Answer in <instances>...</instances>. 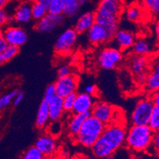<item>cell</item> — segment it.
I'll list each match as a JSON object with an SVG mask.
<instances>
[{"label":"cell","instance_id":"obj_23","mask_svg":"<svg viewBox=\"0 0 159 159\" xmlns=\"http://www.w3.org/2000/svg\"><path fill=\"white\" fill-rule=\"evenodd\" d=\"M145 9L139 4H131L125 10L124 16L130 22H139L143 18Z\"/></svg>","mask_w":159,"mask_h":159},{"label":"cell","instance_id":"obj_1","mask_svg":"<svg viewBox=\"0 0 159 159\" xmlns=\"http://www.w3.org/2000/svg\"><path fill=\"white\" fill-rule=\"evenodd\" d=\"M127 127L121 121L106 125L100 137L92 146V152L98 158L104 159L125 146Z\"/></svg>","mask_w":159,"mask_h":159},{"label":"cell","instance_id":"obj_13","mask_svg":"<svg viewBox=\"0 0 159 159\" xmlns=\"http://www.w3.org/2000/svg\"><path fill=\"white\" fill-rule=\"evenodd\" d=\"M57 95L64 98L68 95L76 93L79 86V77L76 74H70L67 76L57 78L55 82Z\"/></svg>","mask_w":159,"mask_h":159},{"label":"cell","instance_id":"obj_4","mask_svg":"<svg viewBox=\"0 0 159 159\" xmlns=\"http://www.w3.org/2000/svg\"><path fill=\"white\" fill-rule=\"evenodd\" d=\"M123 61V51L115 45L104 46L99 50L96 57V63L100 69L113 70L119 67Z\"/></svg>","mask_w":159,"mask_h":159},{"label":"cell","instance_id":"obj_8","mask_svg":"<svg viewBox=\"0 0 159 159\" xmlns=\"http://www.w3.org/2000/svg\"><path fill=\"white\" fill-rule=\"evenodd\" d=\"M1 34L9 45L20 48L26 43L28 34L20 25H8L4 30H1Z\"/></svg>","mask_w":159,"mask_h":159},{"label":"cell","instance_id":"obj_6","mask_svg":"<svg viewBox=\"0 0 159 159\" xmlns=\"http://www.w3.org/2000/svg\"><path fill=\"white\" fill-rule=\"evenodd\" d=\"M127 67L139 85H144L150 71V57L132 54L127 60Z\"/></svg>","mask_w":159,"mask_h":159},{"label":"cell","instance_id":"obj_7","mask_svg":"<svg viewBox=\"0 0 159 159\" xmlns=\"http://www.w3.org/2000/svg\"><path fill=\"white\" fill-rule=\"evenodd\" d=\"M154 105L150 97L143 98L136 103L130 116L132 125H148Z\"/></svg>","mask_w":159,"mask_h":159},{"label":"cell","instance_id":"obj_17","mask_svg":"<svg viewBox=\"0 0 159 159\" xmlns=\"http://www.w3.org/2000/svg\"><path fill=\"white\" fill-rule=\"evenodd\" d=\"M96 102V96H91L84 92L76 93L72 113H77V114L90 113L91 114L92 107Z\"/></svg>","mask_w":159,"mask_h":159},{"label":"cell","instance_id":"obj_30","mask_svg":"<svg viewBox=\"0 0 159 159\" xmlns=\"http://www.w3.org/2000/svg\"><path fill=\"white\" fill-rule=\"evenodd\" d=\"M133 153L127 147H123L116 151L112 155L104 159H132Z\"/></svg>","mask_w":159,"mask_h":159},{"label":"cell","instance_id":"obj_48","mask_svg":"<svg viewBox=\"0 0 159 159\" xmlns=\"http://www.w3.org/2000/svg\"><path fill=\"white\" fill-rule=\"evenodd\" d=\"M38 1H39L40 2H42V3L45 4V6H47L48 7V5H49V4L52 2V0H38Z\"/></svg>","mask_w":159,"mask_h":159},{"label":"cell","instance_id":"obj_46","mask_svg":"<svg viewBox=\"0 0 159 159\" xmlns=\"http://www.w3.org/2000/svg\"><path fill=\"white\" fill-rule=\"evenodd\" d=\"M154 31H155L156 37H157V40L159 41V21L155 24V26H154Z\"/></svg>","mask_w":159,"mask_h":159},{"label":"cell","instance_id":"obj_16","mask_svg":"<svg viewBox=\"0 0 159 159\" xmlns=\"http://www.w3.org/2000/svg\"><path fill=\"white\" fill-rule=\"evenodd\" d=\"M135 40V35L132 31L127 29H118L113 35L111 42L113 45L123 52L131 49Z\"/></svg>","mask_w":159,"mask_h":159},{"label":"cell","instance_id":"obj_38","mask_svg":"<svg viewBox=\"0 0 159 159\" xmlns=\"http://www.w3.org/2000/svg\"><path fill=\"white\" fill-rule=\"evenodd\" d=\"M72 74V69L68 64H62L57 69V78H61Z\"/></svg>","mask_w":159,"mask_h":159},{"label":"cell","instance_id":"obj_15","mask_svg":"<svg viewBox=\"0 0 159 159\" xmlns=\"http://www.w3.org/2000/svg\"><path fill=\"white\" fill-rule=\"evenodd\" d=\"M34 147L42 152L45 157H52L57 150V138L51 135L48 132H45L37 139Z\"/></svg>","mask_w":159,"mask_h":159},{"label":"cell","instance_id":"obj_12","mask_svg":"<svg viewBox=\"0 0 159 159\" xmlns=\"http://www.w3.org/2000/svg\"><path fill=\"white\" fill-rule=\"evenodd\" d=\"M144 88L151 94L159 90V52L150 57V71L144 83Z\"/></svg>","mask_w":159,"mask_h":159},{"label":"cell","instance_id":"obj_49","mask_svg":"<svg viewBox=\"0 0 159 159\" xmlns=\"http://www.w3.org/2000/svg\"><path fill=\"white\" fill-rule=\"evenodd\" d=\"M77 1L80 5H84V4H85L88 2V0H77Z\"/></svg>","mask_w":159,"mask_h":159},{"label":"cell","instance_id":"obj_5","mask_svg":"<svg viewBox=\"0 0 159 159\" xmlns=\"http://www.w3.org/2000/svg\"><path fill=\"white\" fill-rule=\"evenodd\" d=\"M78 36L74 28H68L62 31L54 43V52L59 57H67L71 54L77 43Z\"/></svg>","mask_w":159,"mask_h":159},{"label":"cell","instance_id":"obj_22","mask_svg":"<svg viewBox=\"0 0 159 159\" xmlns=\"http://www.w3.org/2000/svg\"><path fill=\"white\" fill-rule=\"evenodd\" d=\"M50 123L49 112V104L45 100H42L39 105L35 119V126L40 130L46 129Z\"/></svg>","mask_w":159,"mask_h":159},{"label":"cell","instance_id":"obj_39","mask_svg":"<svg viewBox=\"0 0 159 159\" xmlns=\"http://www.w3.org/2000/svg\"><path fill=\"white\" fill-rule=\"evenodd\" d=\"M97 87L93 84H89L84 87V92L91 95V96H96L97 94Z\"/></svg>","mask_w":159,"mask_h":159},{"label":"cell","instance_id":"obj_42","mask_svg":"<svg viewBox=\"0 0 159 159\" xmlns=\"http://www.w3.org/2000/svg\"><path fill=\"white\" fill-rule=\"evenodd\" d=\"M152 102L154 103V107H157L159 109V90L157 92H154V93H152L151 96H150Z\"/></svg>","mask_w":159,"mask_h":159},{"label":"cell","instance_id":"obj_35","mask_svg":"<svg viewBox=\"0 0 159 159\" xmlns=\"http://www.w3.org/2000/svg\"><path fill=\"white\" fill-rule=\"evenodd\" d=\"M148 126L154 131L159 129V109L157 107H154L152 111Z\"/></svg>","mask_w":159,"mask_h":159},{"label":"cell","instance_id":"obj_19","mask_svg":"<svg viewBox=\"0 0 159 159\" xmlns=\"http://www.w3.org/2000/svg\"><path fill=\"white\" fill-rule=\"evenodd\" d=\"M90 115V113H86V114L71 113L66 121V125H65L66 131L71 138H74L78 134L84 120Z\"/></svg>","mask_w":159,"mask_h":159},{"label":"cell","instance_id":"obj_10","mask_svg":"<svg viewBox=\"0 0 159 159\" xmlns=\"http://www.w3.org/2000/svg\"><path fill=\"white\" fill-rule=\"evenodd\" d=\"M88 42L93 46H101L111 42L113 34L103 25L95 22L86 33Z\"/></svg>","mask_w":159,"mask_h":159},{"label":"cell","instance_id":"obj_14","mask_svg":"<svg viewBox=\"0 0 159 159\" xmlns=\"http://www.w3.org/2000/svg\"><path fill=\"white\" fill-rule=\"evenodd\" d=\"M64 21V15H52L48 13L44 18L36 22L34 27L35 30L41 34H49L61 26Z\"/></svg>","mask_w":159,"mask_h":159},{"label":"cell","instance_id":"obj_29","mask_svg":"<svg viewBox=\"0 0 159 159\" xmlns=\"http://www.w3.org/2000/svg\"><path fill=\"white\" fill-rule=\"evenodd\" d=\"M19 52V48L16 46H13V45H7V47L4 49L3 52L0 54V58L2 59L3 63L10 61L13 58L16 57Z\"/></svg>","mask_w":159,"mask_h":159},{"label":"cell","instance_id":"obj_36","mask_svg":"<svg viewBox=\"0 0 159 159\" xmlns=\"http://www.w3.org/2000/svg\"><path fill=\"white\" fill-rule=\"evenodd\" d=\"M14 22L12 15H10L5 8H0V30L6 25Z\"/></svg>","mask_w":159,"mask_h":159},{"label":"cell","instance_id":"obj_28","mask_svg":"<svg viewBox=\"0 0 159 159\" xmlns=\"http://www.w3.org/2000/svg\"><path fill=\"white\" fill-rule=\"evenodd\" d=\"M145 11L153 15H159V0H141Z\"/></svg>","mask_w":159,"mask_h":159},{"label":"cell","instance_id":"obj_41","mask_svg":"<svg viewBox=\"0 0 159 159\" xmlns=\"http://www.w3.org/2000/svg\"><path fill=\"white\" fill-rule=\"evenodd\" d=\"M152 146L154 147V150L159 154V129L154 131V139H153V144Z\"/></svg>","mask_w":159,"mask_h":159},{"label":"cell","instance_id":"obj_25","mask_svg":"<svg viewBox=\"0 0 159 159\" xmlns=\"http://www.w3.org/2000/svg\"><path fill=\"white\" fill-rule=\"evenodd\" d=\"M63 15L67 18H72L79 14L80 4L77 0H63Z\"/></svg>","mask_w":159,"mask_h":159},{"label":"cell","instance_id":"obj_50","mask_svg":"<svg viewBox=\"0 0 159 159\" xmlns=\"http://www.w3.org/2000/svg\"><path fill=\"white\" fill-rule=\"evenodd\" d=\"M30 1H31V2H33V1H35V0H30Z\"/></svg>","mask_w":159,"mask_h":159},{"label":"cell","instance_id":"obj_32","mask_svg":"<svg viewBox=\"0 0 159 159\" xmlns=\"http://www.w3.org/2000/svg\"><path fill=\"white\" fill-rule=\"evenodd\" d=\"M63 0H52L48 5V11L52 15H63Z\"/></svg>","mask_w":159,"mask_h":159},{"label":"cell","instance_id":"obj_27","mask_svg":"<svg viewBox=\"0 0 159 159\" xmlns=\"http://www.w3.org/2000/svg\"><path fill=\"white\" fill-rule=\"evenodd\" d=\"M18 92H19L18 89H13L11 92L2 95V96L0 97V111L4 110V109H6L7 107H9V105L13 103L14 98H15V95H16Z\"/></svg>","mask_w":159,"mask_h":159},{"label":"cell","instance_id":"obj_45","mask_svg":"<svg viewBox=\"0 0 159 159\" xmlns=\"http://www.w3.org/2000/svg\"><path fill=\"white\" fill-rule=\"evenodd\" d=\"M11 2V0H0V8H6Z\"/></svg>","mask_w":159,"mask_h":159},{"label":"cell","instance_id":"obj_21","mask_svg":"<svg viewBox=\"0 0 159 159\" xmlns=\"http://www.w3.org/2000/svg\"><path fill=\"white\" fill-rule=\"evenodd\" d=\"M50 122L61 121L66 113L63 106V98L57 96L48 103Z\"/></svg>","mask_w":159,"mask_h":159},{"label":"cell","instance_id":"obj_24","mask_svg":"<svg viewBox=\"0 0 159 159\" xmlns=\"http://www.w3.org/2000/svg\"><path fill=\"white\" fill-rule=\"evenodd\" d=\"M131 50L133 54L149 57L152 52V45L148 40L145 38H138L132 46Z\"/></svg>","mask_w":159,"mask_h":159},{"label":"cell","instance_id":"obj_20","mask_svg":"<svg viewBox=\"0 0 159 159\" xmlns=\"http://www.w3.org/2000/svg\"><path fill=\"white\" fill-rule=\"evenodd\" d=\"M96 22V15L95 12L86 11L80 15L74 25V30L78 34H86L92 25Z\"/></svg>","mask_w":159,"mask_h":159},{"label":"cell","instance_id":"obj_34","mask_svg":"<svg viewBox=\"0 0 159 159\" xmlns=\"http://www.w3.org/2000/svg\"><path fill=\"white\" fill-rule=\"evenodd\" d=\"M76 96V93H72V94L68 95L63 98V106L65 113H67V114L72 113V109H73V106H74Z\"/></svg>","mask_w":159,"mask_h":159},{"label":"cell","instance_id":"obj_43","mask_svg":"<svg viewBox=\"0 0 159 159\" xmlns=\"http://www.w3.org/2000/svg\"><path fill=\"white\" fill-rule=\"evenodd\" d=\"M7 42H6V40L2 37V34H1V30H0V54L4 51V49L7 47Z\"/></svg>","mask_w":159,"mask_h":159},{"label":"cell","instance_id":"obj_44","mask_svg":"<svg viewBox=\"0 0 159 159\" xmlns=\"http://www.w3.org/2000/svg\"><path fill=\"white\" fill-rule=\"evenodd\" d=\"M60 157L61 159H69V153L68 151V150H66V149L62 150L61 152V154H60Z\"/></svg>","mask_w":159,"mask_h":159},{"label":"cell","instance_id":"obj_18","mask_svg":"<svg viewBox=\"0 0 159 159\" xmlns=\"http://www.w3.org/2000/svg\"><path fill=\"white\" fill-rule=\"evenodd\" d=\"M13 20L18 25H25L30 22L32 18L31 2H22L15 8L13 14Z\"/></svg>","mask_w":159,"mask_h":159},{"label":"cell","instance_id":"obj_47","mask_svg":"<svg viewBox=\"0 0 159 159\" xmlns=\"http://www.w3.org/2000/svg\"><path fill=\"white\" fill-rule=\"evenodd\" d=\"M75 159H90V157H88L87 155H84V154H80L75 157Z\"/></svg>","mask_w":159,"mask_h":159},{"label":"cell","instance_id":"obj_26","mask_svg":"<svg viewBox=\"0 0 159 159\" xmlns=\"http://www.w3.org/2000/svg\"><path fill=\"white\" fill-rule=\"evenodd\" d=\"M31 11H32L33 20L36 22L42 19L49 13L47 6L40 2L38 0H35L31 2Z\"/></svg>","mask_w":159,"mask_h":159},{"label":"cell","instance_id":"obj_3","mask_svg":"<svg viewBox=\"0 0 159 159\" xmlns=\"http://www.w3.org/2000/svg\"><path fill=\"white\" fill-rule=\"evenodd\" d=\"M106 125L90 115L84 120L78 134L73 138L75 143L84 148H92L98 140Z\"/></svg>","mask_w":159,"mask_h":159},{"label":"cell","instance_id":"obj_40","mask_svg":"<svg viewBox=\"0 0 159 159\" xmlns=\"http://www.w3.org/2000/svg\"><path fill=\"white\" fill-rule=\"evenodd\" d=\"M24 99V93L22 92H18L16 95H15V98H14V100H13V105L14 106H18L20 103H22V100Z\"/></svg>","mask_w":159,"mask_h":159},{"label":"cell","instance_id":"obj_11","mask_svg":"<svg viewBox=\"0 0 159 159\" xmlns=\"http://www.w3.org/2000/svg\"><path fill=\"white\" fill-rule=\"evenodd\" d=\"M123 11L124 0H99L95 15L120 18Z\"/></svg>","mask_w":159,"mask_h":159},{"label":"cell","instance_id":"obj_31","mask_svg":"<svg viewBox=\"0 0 159 159\" xmlns=\"http://www.w3.org/2000/svg\"><path fill=\"white\" fill-rule=\"evenodd\" d=\"M63 129L64 125L61 121L50 122L49 124L47 126V127H46L48 133L56 138L61 134L62 131H63Z\"/></svg>","mask_w":159,"mask_h":159},{"label":"cell","instance_id":"obj_9","mask_svg":"<svg viewBox=\"0 0 159 159\" xmlns=\"http://www.w3.org/2000/svg\"><path fill=\"white\" fill-rule=\"evenodd\" d=\"M117 111L111 103L101 100H96L92 107L91 115L99 119L105 125L110 124L116 121Z\"/></svg>","mask_w":159,"mask_h":159},{"label":"cell","instance_id":"obj_2","mask_svg":"<svg viewBox=\"0 0 159 159\" xmlns=\"http://www.w3.org/2000/svg\"><path fill=\"white\" fill-rule=\"evenodd\" d=\"M154 134L148 125H131L127 130L125 147L136 154L147 151L153 144Z\"/></svg>","mask_w":159,"mask_h":159},{"label":"cell","instance_id":"obj_37","mask_svg":"<svg viewBox=\"0 0 159 159\" xmlns=\"http://www.w3.org/2000/svg\"><path fill=\"white\" fill-rule=\"evenodd\" d=\"M57 96V90H56V86L55 84H50L46 87L45 89V92H44V99L45 102L49 103L50 100H52L54 97Z\"/></svg>","mask_w":159,"mask_h":159},{"label":"cell","instance_id":"obj_33","mask_svg":"<svg viewBox=\"0 0 159 159\" xmlns=\"http://www.w3.org/2000/svg\"><path fill=\"white\" fill-rule=\"evenodd\" d=\"M22 159H45V157L37 147H32L25 150Z\"/></svg>","mask_w":159,"mask_h":159}]
</instances>
